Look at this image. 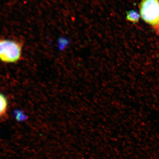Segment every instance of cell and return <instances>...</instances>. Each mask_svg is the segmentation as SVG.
Segmentation results:
<instances>
[{"instance_id":"obj_2","label":"cell","mask_w":159,"mask_h":159,"mask_svg":"<svg viewBox=\"0 0 159 159\" xmlns=\"http://www.w3.org/2000/svg\"><path fill=\"white\" fill-rule=\"evenodd\" d=\"M140 15L147 24L158 25L159 0H142L140 5Z\"/></svg>"},{"instance_id":"obj_5","label":"cell","mask_w":159,"mask_h":159,"mask_svg":"<svg viewBox=\"0 0 159 159\" xmlns=\"http://www.w3.org/2000/svg\"><path fill=\"white\" fill-rule=\"evenodd\" d=\"M14 115L15 118L19 122L26 121L28 119V116L21 111H15Z\"/></svg>"},{"instance_id":"obj_6","label":"cell","mask_w":159,"mask_h":159,"mask_svg":"<svg viewBox=\"0 0 159 159\" xmlns=\"http://www.w3.org/2000/svg\"><path fill=\"white\" fill-rule=\"evenodd\" d=\"M157 26H158V32L159 33V25Z\"/></svg>"},{"instance_id":"obj_4","label":"cell","mask_w":159,"mask_h":159,"mask_svg":"<svg viewBox=\"0 0 159 159\" xmlns=\"http://www.w3.org/2000/svg\"><path fill=\"white\" fill-rule=\"evenodd\" d=\"M126 18L128 20L132 22H137L140 18V15L136 11L132 10L129 11L126 14Z\"/></svg>"},{"instance_id":"obj_3","label":"cell","mask_w":159,"mask_h":159,"mask_svg":"<svg viewBox=\"0 0 159 159\" xmlns=\"http://www.w3.org/2000/svg\"><path fill=\"white\" fill-rule=\"evenodd\" d=\"M8 107V99L4 94L0 93V119L6 116Z\"/></svg>"},{"instance_id":"obj_1","label":"cell","mask_w":159,"mask_h":159,"mask_svg":"<svg viewBox=\"0 0 159 159\" xmlns=\"http://www.w3.org/2000/svg\"><path fill=\"white\" fill-rule=\"evenodd\" d=\"M23 44L20 42L0 39V60L5 63H16L20 59Z\"/></svg>"}]
</instances>
